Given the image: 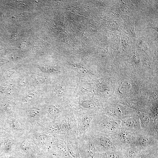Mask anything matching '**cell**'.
Instances as JSON below:
<instances>
[{
    "instance_id": "7",
    "label": "cell",
    "mask_w": 158,
    "mask_h": 158,
    "mask_svg": "<svg viewBox=\"0 0 158 158\" xmlns=\"http://www.w3.org/2000/svg\"><path fill=\"white\" fill-rule=\"evenodd\" d=\"M139 142L141 146L144 147H148L150 146V143L148 139L143 137H140L139 138Z\"/></svg>"
},
{
    "instance_id": "9",
    "label": "cell",
    "mask_w": 158,
    "mask_h": 158,
    "mask_svg": "<svg viewBox=\"0 0 158 158\" xmlns=\"http://www.w3.org/2000/svg\"><path fill=\"white\" fill-rule=\"evenodd\" d=\"M54 92L58 96H63L64 94V90L62 87L61 86H58L55 88L54 90Z\"/></svg>"
},
{
    "instance_id": "10",
    "label": "cell",
    "mask_w": 158,
    "mask_h": 158,
    "mask_svg": "<svg viewBox=\"0 0 158 158\" xmlns=\"http://www.w3.org/2000/svg\"><path fill=\"white\" fill-rule=\"evenodd\" d=\"M49 112L52 115H54L57 113L58 109L54 105H52L49 107Z\"/></svg>"
},
{
    "instance_id": "14",
    "label": "cell",
    "mask_w": 158,
    "mask_h": 158,
    "mask_svg": "<svg viewBox=\"0 0 158 158\" xmlns=\"http://www.w3.org/2000/svg\"><path fill=\"white\" fill-rule=\"evenodd\" d=\"M141 120L142 122L144 124H148L150 122L149 119L147 116L142 115L141 116Z\"/></svg>"
},
{
    "instance_id": "5",
    "label": "cell",
    "mask_w": 158,
    "mask_h": 158,
    "mask_svg": "<svg viewBox=\"0 0 158 158\" xmlns=\"http://www.w3.org/2000/svg\"><path fill=\"white\" fill-rule=\"evenodd\" d=\"M139 152L135 149L129 150L127 152V156L128 158H135L138 155Z\"/></svg>"
},
{
    "instance_id": "6",
    "label": "cell",
    "mask_w": 158,
    "mask_h": 158,
    "mask_svg": "<svg viewBox=\"0 0 158 158\" xmlns=\"http://www.w3.org/2000/svg\"><path fill=\"white\" fill-rule=\"evenodd\" d=\"M125 123L126 126L130 128L135 127L136 124V121L133 118H129L126 120Z\"/></svg>"
},
{
    "instance_id": "13",
    "label": "cell",
    "mask_w": 158,
    "mask_h": 158,
    "mask_svg": "<svg viewBox=\"0 0 158 158\" xmlns=\"http://www.w3.org/2000/svg\"><path fill=\"white\" fill-rule=\"evenodd\" d=\"M106 158H120L119 156L116 153L112 152L108 154Z\"/></svg>"
},
{
    "instance_id": "8",
    "label": "cell",
    "mask_w": 158,
    "mask_h": 158,
    "mask_svg": "<svg viewBox=\"0 0 158 158\" xmlns=\"http://www.w3.org/2000/svg\"><path fill=\"white\" fill-rule=\"evenodd\" d=\"M30 114L31 117L35 118H37L39 115V111L37 108H34L32 109L30 111Z\"/></svg>"
},
{
    "instance_id": "15",
    "label": "cell",
    "mask_w": 158,
    "mask_h": 158,
    "mask_svg": "<svg viewBox=\"0 0 158 158\" xmlns=\"http://www.w3.org/2000/svg\"><path fill=\"white\" fill-rule=\"evenodd\" d=\"M78 69H76V70L78 71L77 72L79 73H82V74H86L88 72L87 70L83 66H80V67L78 66Z\"/></svg>"
},
{
    "instance_id": "11",
    "label": "cell",
    "mask_w": 158,
    "mask_h": 158,
    "mask_svg": "<svg viewBox=\"0 0 158 158\" xmlns=\"http://www.w3.org/2000/svg\"><path fill=\"white\" fill-rule=\"evenodd\" d=\"M58 147L59 151L62 154H65L68 152L67 148L64 145L60 144L58 146Z\"/></svg>"
},
{
    "instance_id": "4",
    "label": "cell",
    "mask_w": 158,
    "mask_h": 158,
    "mask_svg": "<svg viewBox=\"0 0 158 158\" xmlns=\"http://www.w3.org/2000/svg\"><path fill=\"white\" fill-rule=\"evenodd\" d=\"M105 126L106 128L109 130H115L118 128L119 124L114 121H109L106 123Z\"/></svg>"
},
{
    "instance_id": "1",
    "label": "cell",
    "mask_w": 158,
    "mask_h": 158,
    "mask_svg": "<svg viewBox=\"0 0 158 158\" xmlns=\"http://www.w3.org/2000/svg\"><path fill=\"white\" fill-rule=\"evenodd\" d=\"M119 137L120 140L122 142L129 143L131 141V135L126 131H121L119 133Z\"/></svg>"
},
{
    "instance_id": "17",
    "label": "cell",
    "mask_w": 158,
    "mask_h": 158,
    "mask_svg": "<svg viewBox=\"0 0 158 158\" xmlns=\"http://www.w3.org/2000/svg\"><path fill=\"white\" fill-rule=\"evenodd\" d=\"M13 123L16 129L19 130L22 129V126H21V124H20L19 121L15 120L13 121Z\"/></svg>"
},
{
    "instance_id": "12",
    "label": "cell",
    "mask_w": 158,
    "mask_h": 158,
    "mask_svg": "<svg viewBox=\"0 0 158 158\" xmlns=\"http://www.w3.org/2000/svg\"><path fill=\"white\" fill-rule=\"evenodd\" d=\"M58 128L57 126L55 125H51L48 128L47 131L50 133H53L57 131Z\"/></svg>"
},
{
    "instance_id": "19",
    "label": "cell",
    "mask_w": 158,
    "mask_h": 158,
    "mask_svg": "<svg viewBox=\"0 0 158 158\" xmlns=\"http://www.w3.org/2000/svg\"><path fill=\"white\" fill-rule=\"evenodd\" d=\"M129 105V106H131V107H134L135 106V105L134 104V103H128Z\"/></svg>"
},
{
    "instance_id": "20",
    "label": "cell",
    "mask_w": 158,
    "mask_h": 158,
    "mask_svg": "<svg viewBox=\"0 0 158 158\" xmlns=\"http://www.w3.org/2000/svg\"><path fill=\"white\" fill-rule=\"evenodd\" d=\"M9 158H16L14 157H9Z\"/></svg>"
},
{
    "instance_id": "16",
    "label": "cell",
    "mask_w": 158,
    "mask_h": 158,
    "mask_svg": "<svg viewBox=\"0 0 158 158\" xmlns=\"http://www.w3.org/2000/svg\"><path fill=\"white\" fill-rule=\"evenodd\" d=\"M108 113L111 116L113 117H117L118 116V114L117 112L114 110L110 109L108 111Z\"/></svg>"
},
{
    "instance_id": "2",
    "label": "cell",
    "mask_w": 158,
    "mask_h": 158,
    "mask_svg": "<svg viewBox=\"0 0 158 158\" xmlns=\"http://www.w3.org/2000/svg\"><path fill=\"white\" fill-rule=\"evenodd\" d=\"M99 141L101 145L104 147L110 149L112 147V143L110 140L105 137H101L99 139Z\"/></svg>"
},
{
    "instance_id": "3",
    "label": "cell",
    "mask_w": 158,
    "mask_h": 158,
    "mask_svg": "<svg viewBox=\"0 0 158 158\" xmlns=\"http://www.w3.org/2000/svg\"><path fill=\"white\" fill-rule=\"evenodd\" d=\"M91 119L88 116L83 118L81 123V129L83 131H85L89 128L91 124Z\"/></svg>"
},
{
    "instance_id": "18",
    "label": "cell",
    "mask_w": 158,
    "mask_h": 158,
    "mask_svg": "<svg viewBox=\"0 0 158 158\" xmlns=\"http://www.w3.org/2000/svg\"><path fill=\"white\" fill-rule=\"evenodd\" d=\"M84 104L85 107L88 108H92L94 106V104L93 103L89 102V101L84 103Z\"/></svg>"
}]
</instances>
